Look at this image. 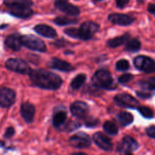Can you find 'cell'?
Segmentation results:
<instances>
[{
	"instance_id": "1",
	"label": "cell",
	"mask_w": 155,
	"mask_h": 155,
	"mask_svg": "<svg viewBox=\"0 0 155 155\" xmlns=\"http://www.w3.org/2000/svg\"><path fill=\"white\" fill-rule=\"evenodd\" d=\"M33 84L42 89L55 90L62 85V80L58 74L44 70H33L30 73Z\"/></svg>"
},
{
	"instance_id": "2",
	"label": "cell",
	"mask_w": 155,
	"mask_h": 155,
	"mask_svg": "<svg viewBox=\"0 0 155 155\" xmlns=\"http://www.w3.org/2000/svg\"><path fill=\"white\" fill-rule=\"evenodd\" d=\"M92 83L96 87L104 89H113L115 86L111 74L105 69L96 71L92 77Z\"/></svg>"
},
{
	"instance_id": "3",
	"label": "cell",
	"mask_w": 155,
	"mask_h": 155,
	"mask_svg": "<svg viewBox=\"0 0 155 155\" xmlns=\"http://www.w3.org/2000/svg\"><path fill=\"white\" fill-rule=\"evenodd\" d=\"M99 26L92 21H86L83 23L79 29H77V39L88 40L92 38L98 30Z\"/></svg>"
},
{
	"instance_id": "4",
	"label": "cell",
	"mask_w": 155,
	"mask_h": 155,
	"mask_svg": "<svg viewBox=\"0 0 155 155\" xmlns=\"http://www.w3.org/2000/svg\"><path fill=\"white\" fill-rule=\"evenodd\" d=\"M133 63L134 66L139 71L148 74L155 73V61L151 58L145 55L137 56L135 58Z\"/></svg>"
},
{
	"instance_id": "5",
	"label": "cell",
	"mask_w": 155,
	"mask_h": 155,
	"mask_svg": "<svg viewBox=\"0 0 155 155\" xmlns=\"http://www.w3.org/2000/svg\"><path fill=\"white\" fill-rule=\"evenodd\" d=\"M22 44L30 49L33 51H38L40 52H45L47 50L45 44L42 39L33 35L24 36L21 38Z\"/></svg>"
},
{
	"instance_id": "6",
	"label": "cell",
	"mask_w": 155,
	"mask_h": 155,
	"mask_svg": "<svg viewBox=\"0 0 155 155\" xmlns=\"http://www.w3.org/2000/svg\"><path fill=\"white\" fill-rule=\"evenodd\" d=\"M5 66L10 71L21 74H29L31 71L28 64L19 58H9L6 61Z\"/></svg>"
},
{
	"instance_id": "7",
	"label": "cell",
	"mask_w": 155,
	"mask_h": 155,
	"mask_svg": "<svg viewBox=\"0 0 155 155\" xmlns=\"http://www.w3.org/2000/svg\"><path fill=\"white\" fill-rule=\"evenodd\" d=\"M115 104L121 107L126 108H138L139 106V102L137 99L129 94H120L117 95L114 98Z\"/></svg>"
},
{
	"instance_id": "8",
	"label": "cell",
	"mask_w": 155,
	"mask_h": 155,
	"mask_svg": "<svg viewBox=\"0 0 155 155\" xmlns=\"http://www.w3.org/2000/svg\"><path fill=\"white\" fill-rule=\"evenodd\" d=\"M139 148V144L133 138L127 136L123 139L121 143L118 145L117 151L124 154H131L133 151H136Z\"/></svg>"
},
{
	"instance_id": "9",
	"label": "cell",
	"mask_w": 155,
	"mask_h": 155,
	"mask_svg": "<svg viewBox=\"0 0 155 155\" xmlns=\"http://www.w3.org/2000/svg\"><path fill=\"white\" fill-rule=\"evenodd\" d=\"M70 144L74 148H86L91 145L90 137L84 133H78L71 136L69 140Z\"/></svg>"
},
{
	"instance_id": "10",
	"label": "cell",
	"mask_w": 155,
	"mask_h": 155,
	"mask_svg": "<svg viewBox=\"0 0 155 155\" xmlns=\"http://www.w3.org/2000/svg\"><path fill=\"white\" fill-rule=\"evenodd\" d=\"M16 94L15 91L9 88L0 89V106L4 108L11 107L15 103Z\"/></svg>"
},
{
	"instance_id": "11",
	"label": "cell",
	"mask_w": 155,
	"mask_h": 155,
	"mask_svg": "<svg viewBox=\"0 0 155 155\" xmlns=\"http://www.w3.org/2000/svg\"><path fill=\"white\" fill-rule=\"evenodd\" d=\"M8 13L19 18H28L33 14L30 7L27 5H15L8 8Z\"/></svg>"
},
{
	"instance_id": "12",
	"label": "cell",
	"mask_w": 155,
	"mask_h": 155,
	"mask_svg": "<svg viewBox=\"0 0 155 155\" xmlns=\"http://www.w3.org/2000/svg\"><path fill=\"white\" fill-rule=\"evenodd\" d=\"M108 20L114 24L120 26H128L134 22L135 18L125 14L115 13L109 15Z\"/></svg>"
},
{
	"instance_id": "13",
	"label": "cell",
	"mask_w": 155,
	"mask_h": 155,
	"mask_svg": "<svg viewBox=\"0 0 155 155\" xmlns=\"http://www.w3.org/2000/svg\"><path fill=\"white\" fill-rule=\"evenodd\" d=\"M54 5L62 12L71 16H77L80 14L79 8L74 5L70 4L68 2V1H55Z\"/></svg>"
},
{
	"instance_id": "14",
	"label": "cell",
	"mask_w": 155,
	"mask_h": 155,
	"mask_svg": "<svg viewBox=\"0 0 155 155\" xmlns=\"http://www.w3.org/2000/svg\"><path fill=\"white\" fill-rule=\"evenodd\" d=\"M71 111L76 117H84L89 111V105L83 101H75L71 105Z\"/></svg>"
},
{
	"instance_id": "15",
	"label": "cell",
	"mask_w": 155,
	"mask_h": 155,
	"mask_svg": "<svg viewBox=\"0 0 155 155\" xmlns=\"http://www.w3.org/2000/svg\"><path fill=\"white\" fill-rule=\"evenodd\" d=\"M94 142H95L97 145L101 149L104 150V151H111L113 148V145H112L111 141L110 139L106 137L104 134L101 133H97L93 136Z\"/></svg>"
},
{
	"instance_id": "16",
	"label": "cell",
	"mask_w": 155,
	"mask_h": 155,
	"mask_svg": "<svg viewBox=\"0 0 155 155\" xmlns=\"http://www.w3.org/2000/svg\"><path fill=\"white\" fill-rule=\"evenodd\" d=\"M21 38H22V36L18 33L10 35L6 38L5 44L10 49L13 50V51H18V50L21 49L23 45Z\"/></svg>"
},
{
	"instance_id": "17",
	"label": "cell",
	"mask_w": 155,
	"mask_h": 155,
	"mask_svg": "<svg viewBox=\"0 0 155 155\" xmlns=\"http://www.w3.org/2000/svg\"><path fill=\"white\" fill-rule=\"evenodd\" d=\"M35 107L29 102H25L21 105V116L24 120L30 124L33 121L35 115Z\"/></svg>"
},
{
	"instance_id": "18",
	"label": "cell",
	"mask_w": 155,
	"mask_h": 155,
	"mask_svg": "<svg viewBox=\"0 0 155 155\" xmlns=\"http://www.w3.org/2000/svg\"><path fill=\"white\" fill-rule=\"evenodd\" d=\"M34 30L38 34L47 38L53 39V38L57 36V33H56L55 30L53 29L51 27H50V26L45 25V24H39V25L36 26L34 27Z\"/></svg>"
},
{
	"instance_id": "19",
	"label": "cell",
	"mask_w": 155,
	"mask_h": 155,
	"mask_svg": "<svg viewBox=\"0 0 155 155\" xmlns=\"http://www.w3.org/2000/svg\"><path fill=\"white\" fill-rule=\"evenodd\" d=\"M49 66L53 69L58 70L61 71H65V72H68V71H71V70L74 69L72 65L70 63L65 61L56 58L51 59L49 63Z\"/></svg>"
},
{
	"instance_id": "20",
	"label": "cell",
	"mask_w": 155,
	"mask_h": 155,
	"mask_svg": "<svg viewBox=\"0 0 155 155\" xmlns=\"http://www.w3.org/2000/svg\"><path fill=\"white\" fill-rule=\"evenodd\" d=\"M130 34L127 33V34H124L121 36H118V37L110 39L109 41H107V45L110 48H117V47L126 43L130 39Z\"/></svg>"
},
{
	"instance_id": "21",
	"label": "cell",
	"mask_w": 155,
	"mask_h": 155,
	"mask_svg": "<svg viewBox=\"0 0 155 155\" xmlns=\"http://www.w3.org/2000/svg\"><path fill=\"white\" fill-rule=\"evenodd\" d=\"M67 119V114L65 111L63 110H59V111L56 112L53 116L52 119V124L53 126L56 128H58L61 126L63 125L64 124L65 120Z\"/></svg>"
},
{
	"instance_id": "22",
	"label": "cell",
	"mask_w": 155,
	"mask_h": 155,
	"mask_svg": "<svg viewBox=\"0 0 155 155\" xmlns=\"http://www.w3.org/2000/svg\"><path fill=\"white\" fill-rule=\"evenodd\" d=\"M117 120L121 125L126 127L133 122V116L128 112H120L117 115Z\"/></svg>"
},
{
	"instance_id": "23",
	"label": "cell",
	"mask_w": 155,
	"mask_h": 155,
	"mask_svg": "<svg viewBox=\"0 0 155 155\" xmlns=\"http://www.w3.org/2000/svg\"><path fill=\"white\" fill-rule=\"evenodd\" d=\"M141 48V42L138 39H133L127 41L125 50L130 52H137Z\"/></svg>"
},
{
	"instance_id": "24",
	"label": "cell",
	"mask_w": 155,
	"mask_h": 155,
	"mask_svg": "<svg viewBox=\"0 0 155 155\" xmlns=\"http://www.w3.org/2000/svg\"><path fill=\"white\" fill-rule=\"evenodd\" d=\"M86 80V76L85 74H78L76 76L73 80L71 81V87L74 90H77L80 89L82 86L85 83Z\"/></svg>"
},
{
	"instance_id": "25",
	"label": "cell",
	"mask_w": 155,
	"mask_h": 155,
	"mask_svg": "<svg viewBox=\"0 0 155 155\" xmlns=\"http://www.w3.org/2000/svg\"><path fill=\"white\" fill-rule=\"evenodd\" d=\"M4 4L8 8L15 5H27L31 7L33 3L30 0H5Z\"/></svg>"
},
{
	"instance_id": "26",
	"label": "cell",
	"mask_w": 155,
	"mask_h": 155,
	"mask_svg": "<svg viewBox=\"0 0 155 155\" xmlns=\"http://www.w3.org/2000/svg\"><path fill=\"white\" fill-rule=\"evenodd\" d=\"M54 24H58L60 26H64V25H69V24H76L77 21V19H74V18H68V17L65 16H59L57 17L54 19Z\"/></svg>"
},
{
	"instance_id": "27",
	"label": "cell",
	"mask_w": 155,
	"mask_h": 155,
	"mask_svg": "<svg viewBox=\"0 0 155 155\" xmlns=\"http://www.w3.org/2000/svg\"><path fill=\"white\" fill-rule=\"evenodd\" d=\"M104 130L109 135L115 136L118 133V127L111 121H106L103 125Z\"/></svg>"
},
{
	"instance_id": "28",
	"label": "cell",
	"mask_w": 155,
	"mask_h": 155,
	"mask_svg": "<svg viewBox=\"0 0 155 155\" xmlns=\"http://www.w3.org/2000/svg\"><path fill=\"white\" fill-rule=\"evenodd\" d=\"M140 86L145 90L155 91V77H151L147 80H141Z\"/></svg>"
},
{
	"instance_id": "29",
	"label": "cell",
	"mask_w": 155,
	"mask_h": 155,
	"mask_svg": "<svg viewBox=\"0 0 155 155\" xmlns=\"http://www.w3.org/2000/svg\"><path fill=\"white\" fill-rule=\"evenodd\" d=\"M138 110H139V113L142 115L145 118L147 119H151L154 117V112L151 108L145 106H142V107H138Z\"/></svg>"
},
{
	"instance_id": "30",
	"label": "cell",
	"mask_w": 155,
	"mask_h": 155,
	"mask_svg": "<svg viewBox=\"0 0 155 155\" xmlns=\"http://www.w3.org/2000/svg\"><path fill=\"white\" fill-rule=\"evenodd\" d=\"M116 68L118 71H126L130 68V63L128 62V61L123 59V60H120L117 62Z\"/></svg>"
},
{
	"instance_id": "31",
	"label": "cell",
	"mask_w": 155,
	"mask_h": 155,
	"mask_svg": "<svg viewBox=\"0 0 155 155\" xmlns=\"http://www.w3.org/2000/svg\"><path fill=\"white\" fill-rule=\"evenodd\" d=\"M133 79V75H132V74H124V75H122L119 78V83H120L121 84H126V83L131 81Z\"/></svg>"
},
{
	"instance_id": "32",
	"label": "cell",
	"mask_w": 155,
	"mask_h": 155,
	"mask_svg": "<svg viewBox=\"0 0 155 155\" xmlns=\"http://www.w3.org/2000/svg\"><path fill=\"white\" fill-rule=\"evenodd\" d=\"M98 123H99V121H98V119L89 117L86 120V121H85V125L87 127H95L98 126Z\"/></svg>"
},
{
	"instance_id": "33",
	"label": "cell",
	"mask_w": 155,
	"mask_h": 155,
	"mask_svg": "<svg viewBox=\"0 0 155 155\" xmlns=\"http://www.w3.org/2000/svg\"><path fill=\"white\" fill-rule=\"evenodd\" d=\"M80 127V124L77 122H70L69 124L67 125L66 127V130H68V132H71V131H74V130H77V128Z\"/></svg>"
},
{
	"instance_id": "34",
	"label": "cell",
	"mask_w": 155,
	"mask_h": 155,
	"mask_svg": "<svg viewBox=\"0 0 155 155\" xmlns=\"http://www.w3.org/2000/svg\"><path fill=\"white\" fill-rule=\"evenodd\" d=\"M146 133L149 137L155 139V126H151L147 128Z\"/></svg>"
},
{
	"instance_id": "35",
	"label": "cell",
	"mask_w": 155,
	"mask_h": 155,
	"mask_svg": "<svg viewBox=\"0 0 155 155\" xmlns=\"http://www.w3.org/2000/svg\"><path fill=\"white\" fill-rule=\"evenodd\" d=\"M15 135V129L13 127H8V128L6 130L5 133V137L9 139V138L12 137V136Z\"/></svg>"
},
{
	"instance_id": "36",
	"label": "cell",
	"mask_w": 155,
	"mask_h": 155,
	"mask_svg": "<svg viewBox=\"0 0 155 155\" xmlns=\"http://www.w3.org/2000/svg\"><path fill=\"white\" fill-rule=\"evenodd\" d=\"M117 3V5L120 8H124L129 2H130V0H115Z\"/></svg>"
},
{
	"instance_id": "37",
	"label": "cell",
	"mask_w": 155,
	"mask_h": 155,
	"mask_svg": "<svg viewBox=\"0 0 155 155\" xmlns=\"http://www.w3.org/2000/svg\"><path fill=\"white\" fill-rule=\"evenodd\" d=\"M138 96L141 98H149L152 96L151 93H148V92H136Z\"/></svg>"
},
{
	"instance_id": "38",
	"label": "cell",
	"mask_w": 155,
	"mask_h": 155,
	"mask_svg": "<svg viewBox=\"0 0 155 155\" xmlns=\"http://www.w3.org/2000/svg\"><path fill=\"white\" fill-rule=\"evenodd\" d=\"M148 11L151 15H154L155 17V4H149L148 6Z\"/></svg>"
},
{
	"instance_id": "39",
	"label": "cell",
	"mask_w": 155,
	"mask_h": 155,
	"mask_svg": "<svg viewBox=\"0 0 155 155\" xmlns=\"http://www.w3.org/2000/svg\"><path fill=\"white\" fill-rule=\"evenodd\" d=\"M55 1H68V0H55Z\"/></svg>"
},
{
	"instance_id": "40",
	"label": "cell",
	"mask_w": 155,
	"mask_h": 155,
	"mask_svg": "<svg viewBox=\"0 0 155 155\" xmlns=\"http://www.w3.org/2000/svg\"><path fill=\"white\" fill-rule=\"evenodd\" d=\"M97 1H101V0H97Z\"/></svg>"
}]
</instances>
